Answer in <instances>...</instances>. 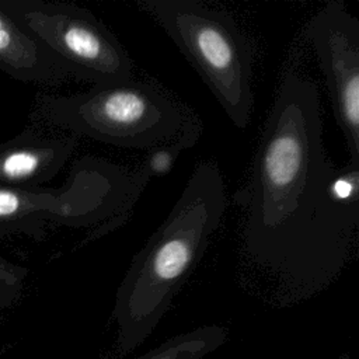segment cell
I'll list each match as a JSON object with an SVG mask.
<instances>
[{
	"instance_id": "12",
	"label": "cell",
	"mask_w": 359,
	"mask_h": 359,
	"mask_svg": "<svg viewBox=\"0 0 359 359\" xmlns=\"http://www.w3.org/2000/svg\"><path fill=\"white\" fill-rule=\"evenodd\" d=\"M27 268L0 255V311L14 306L24 290Z\"/></svg>"
},
{
	"instance_id": "1",
	"label": "cell",
	"mask_w": 359,
	"mask_h": 359,
	"mask_svg": "<svg viewBox=\"0 0 359 359\" xmlns=\"http://www.w3.org/2000/svg\"><path fill=\"white\" fill-rule=\"evenodd\" d=\"M241 194L244 252L279 282L282 299H307L338 278L356 241L359 164L327 157L309 77L285 73Z\"/></svg>"
},
{
	"instance_id": "10",
	"label": "cell",
	"mask_w": 359,
	"mask_h": 359,
	"mask_svg": "<svg viewBox=\"0 0 359 359\" xmlns=\"http://www.w3.org/2000/svg\"><path fill=\"white\" fill-rule=\"evenodd\" d=\"M226 339V328L202 325L163 341L136 359H203L224 345Z\"/></svg>"
},
{
	"instance_id": "5",
	"label": "cell",
	"mask_w": 359,
	"mask_h": 359,
	"mask_svg": "<svg viewBox=\"0 0 359 359\" xmlns=\"http://www.w3.org/2000/svg\"><path fill=\"white\" fill-rule=\"evenodd\" d=\"M142 191L132 172L102 158L76 161L57 189L0 187V240L25 236L36 241L49 224L86 227L123 219Z\"/></svg>"
},
{
	"instance_id": "6",
	"label": "cell",
	"mask_w": 359,
	"mask_h": 359,
	"mask_svg": "<svg viewBox=\"0 0 359 359\" xmlns=\"http://www.w3.org/2000/svg\"><path fill=\"white\" fill-rule=\"evenodd\" d=\"M70 79L112 84L132 79V62L116 36L90 10L45 0H0Z\"/></svg>"
},
{
	"instance_id": "7",
	"label": "cell",
	"mask_w": 359,
	"mask_h": 359,
	"mask_svg": "<svg viewBox=\"0 0 359 359\" xmlns=\"http://www.w3.org/2000/svg\"><path fill=\"white\" fill-rule=\"evenodd\" d=\"M307 36L324 73L349 161L359 164V20L344 3H327L310 21Z\"/></svg>"
},
{
	"instance_id": "9",
	"label": "cell",
	"mask_w": 359,
	"mask_h": 359,
	"mask_svg": "<svg viewBox=\"0 0 359 359\" xmlns=\"http://www.w3.org/2000/svg\"><path fill=\"white\" fill-rule=\"evenodd\" d=\"M0 70L14 80L56 86L67 73L0 7Z\"/></svg>"
},
{
	"instance_id": "8",
	"label": "cell",
	"mask_w": 359,
	"mask_h": 359,
	"mask_svg": "<svg viewBox=\"0 0 359 359\" xmlns=\"http://www.w3.org/2000/svg\"><path fill=\"white\" fill-rule=\"evenodd\" d=\"M76 136H46L32 128L0 143V187L38 188L65 167Z\"/></svg>"
},
{
	"instance_id": "13",
	"label": "cell",
	"mask_w": 359,
	"mask_h": 359,
	"mask_svg": "<svg viewBox=\"0 0 359 359\" xmlns=\"http://www.w3.org/2000/svg\"><path fill=\"white\" fill-rule=\"evenodd\" d=\"M338 359H349V356H348L346 353H342V355H341Z\"/></svg>"
},
{
	"instance_id": "11",
	"label": "cell",
	"mask_w": 359,
	"mask_h": 359,
	"mask_svg": "<svg viewBox=\"0 0 359 359\" xmlns=\"http://www.w3.org/2000/svg\"><path fill=\"white\" fill-rule=\"evenodd\" d=\"M201 136V122L194 115L182 128L178 136H175L172 140L165 142L163 144H158L147 153L144 160L142 161L139 170L136 172H132L135 185L139 191H143L146 184L154 178L161 177L167 172H170L174 167V163L180 157V154L192 147L196 140Z\"/></svg>"
},
{
	"instance_id": "2",
	"label": "cell",
	"mask_w": 359,
	"mask_h": 359,
	"mask_svg": "<svg viewBox=\"0 0 359 359\" xmlns=\"http://www.w3.org/2000/svg\"><path fill=\"white\" fill-rule=\"evenodd\" d=\"M226 187L212 160L195 165L174 208L133 257L112 309L111 359H122L154 331L202 258L226 212Z\"/></svg>"
},
{
	"instance_id": "3",
	"label": "cell",
	"mask_w": 359,
	"mask_h": 359,
	"mask_svg": "<svg viewBox=\"0 0 359 359\" xmlns=\"http://www.w3.org/2000/svg\"><path fill=\"white\" fill-rule=\"evenodd\" d=\"M194 114L165 91L132 79L73 95L41 94L32 118L128 149H153L180 135Z\"/></svg>"
},
{
	"instance_id": "4",
	"label": "cell",
	"mask_w": 359,
	"mask_h": 359,
	"mask_svg": "<svg viewBox=\"0 0 359 359\" xmlns=\"http://www.w3.org/2000/svg\"><path fill=\"white\" fill-rule=\"evenodd\" d=\"M184 53L230 121L240 129L251 119L252 46L224 10L198 0H139Z\"/></svg>"
}]
</instances>
